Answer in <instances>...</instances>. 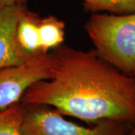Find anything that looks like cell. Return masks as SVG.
<instances>
[{"label": "cell", "instance_id": "obj_1", "mask_svg": "<svg viewBox=\"0 0 135 135\" xmlns=\"http://www.w3.org/2000/svg\"><path fill=\"white\" fill-rule=\"evenodd\" d=\"M50 53L51 77L32 83L20 102L50 106L88 123L135 122V77L124 74L95 50L59 46Z\"/></svg>", "mask_w": 135, "mask_h": 135}, {"label": "cell", "instance_id": "obj_2", "mask_svg": "<svg viewBox=\"0 0 135 135\" xmlns=\"http://www.w3.org/2000/svg\"><path fill=\"white\" fill-rule=\"evenodd\" d=\"M86 30L101 57L124 74H135V13H93Z\"/></svg>", "mask_w": 135, "mask_h": 135}, {"label": "cell", "instance_id": "obj_3", "mask_svg": "<svg viewBox=\"0 0 135 135\" xmlns=\"http://www.w3.org/2000/svg\"><path fill=\"white\" fill-rule=\"evenodd\" d=\"M26 107L21 126L23 135H110L123 123L105 121L88 128L66 120L55 109L41 105Z\"/></svg>", "mask_w": 135, "mask_h": 135}, {"label": "cell", "instance_id": "obj_4", "mask_svg": "<svg viewBox=\"0 0 135 135\" xmlns=\"http://www.w3.org/2000/svg\"><path fill=\"white\" fill-rule=\"evenodd\" d=\"M50 53L35 56L22 65L0 69V109L19 102L25 91L36 81L51 77Z\"/></svg>", "mask_w": 135, "mask_h": 135}, {"label": "cell", "instance_id": "obj_5", "mask_svg": "<svg viewBox=\"0 0 135 135\" xmlns=\"http://www.w3.org/2000/svg\"><path fill=\"white\" fill-rule=\"evenodd\" d=\"M26 5L0 8V69L20 65L33 58L20 47L16 35L20 15Z\"/></svg>", "mask_w": 135, "mask_h": 135}, {"label": "cell", "instance_id": "obj_6", "mask_svg": "<svg viewBox=\"0 0 135 135\" xmlns=\"http://www.w3.org/2000/svg\"><path fill=\"white\" fill-rule=\"evenodd\" d=\"M38 14L29 11L26 5L22 10L17 25L16 35L20 47L31 57L41 55L42 53L39 39V21Z\"/></svg>", "mask_w": 135, "mask_h": 135}, {"label": "cell", "instance_id": "obj_7", "mask_svg": "<svg viewBox=\"0 0 135 135\" xmlns=\"http://www.w3.org/2000/svg\"><path fill=\"white\" fill-rule=\"evenodd\" d=\"M65 23L54 16L40 18L39 39L42 53H48L50 49L59 47L64 41Z\"/></svg>", "mask_w": 135, "mask_h": 135}, {"label": "cell", "instance_id": "obj_8", "mask_svg": "<svg viewBox=\"0 0 135 135\" xmlns=\"http://www.w3.org/2000/svg\"><path fill=\"white\" fill-rule=\"evenodd\" d=\"M26 106L20 101L0 109V135H23L21 126Z\"/></svg>", "mask_w": 135, "mask_h": 135}, {"label": "cell", "instance_id": "obj_9", "mask_svg": "<svg viewBox=\"0 0 135 135\" xmlns=\"http://www.w3.org/2000/svg\"><path fill=\"white\" fill-rule=\"evenodd\" d=\"M84 9L98 13L105 11L113 15L135 13V0H81Z\"/></svg>", "mask_w": 135, "mask_h": 135}, {"label": "cell", "instance_id": "obj_10", "mask_svg": "<svg viewBox=\"0 0 135 135\" xmlns=\"http://www.w3.org/2000/svg\"><path fill=\"white\" fill-rule=\"evenodd\" d=\"M27 0H0V8L14 5H26Z\"/></svg>", "mask_w": 135, "mask_h": 135}, {"label": "cell", "instance_id": "obj_11", "mask_svg": "<svg viewBox=\"0 0 135 135\" xmlns=\"http://www.w3.org/2000/svg\"><path fill=\"white\" fill-rule=\"evenodd\" d=\"M110 135H126V131L124 130V128L122 126L119 128H118L116 131H114Z\"/></svg>", "mask_w": 135, "mask_h": 135}, {"label": "cell", "instance_id": "obj_12", "mask_svg": "<svg viewBox=\"0 0 135 135\" xmlns=\"http://www.w3.org/2000/svg\"><path fill=\"white\" fill-rule=\"evenodd\" d=\"M128 135H135V126H134V128L131 131L130 133L128 134Z\"/></svg>", "mask_w": 135, "mask_h": 135}]
</instances>
